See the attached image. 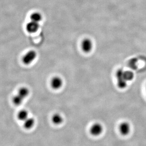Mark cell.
Here are the masks:
<instances>
[{"instance_id":"15","label":"cell","mask_w":146,"mask_h":146,"mask_svg":"<svg viewBox=\"0 0 146 146\" xmlns=\"http://www.w3.org/2000/svg\"></svg>"},{"instance_id":"4","label":"cell","mask_w":146,"mask_h":146,"mask_svg":"<svg viewBox=\"0 0 146 146\" xmlns=\"http://www.w3.org/2000/svg\"><path fill=\"white\" fill-rule=\"evenodd\" d=\"M63 81L61 78L56 76L53 78L51 81V87L54 90H58L62 87Z\"/></svg>"},{"instance_id":"2","label":"cell","mask_w":146,"mask_h":146,"mask_svg":"<svg viewBox=\"0 0 146 146\" xmlns=\"http://www.w3.org/2000/svg\"><path fill=\"white\" fill-rule=\"evenodd\" d=\"M36 57V54L34 51H30L28 52L23 57L22 61L24 64L29 65L33 62Z\"/></svg>"},{"instance_id":"13","label":"cell","mask_w":146,"mask_h":146,"mask_svg":"<svg viewBox=\"0 0 146 146\" xmlns=\"http://www.w3.org/2000/svg\"><path fill=\"white\" fill-rule=\"evenodd\" d=\"M23 98L21 97L19 95H17L15 96H14L13 98V103L16 106H19L22 103V102L24 100Z\"/></svg>"},{"instance_id":"14","label":"cell","mask_w":146,"mask_h":146,"mask_svg":"<svg viewBox=\"0 0 146 146\" xmlns=\"http://www.w3.org/2000/svg\"><path fill=\"white\" fill-rule=\"evenodd\" d=\"M124 76L127 82L131 81L133 79V73L131 71H124Z\"/></svg>"},{"instance_id":"8","label":"cell","mask_w":146,"mask_h":146,"mask_svg":"<svg viewBox=\"0 0 146 146\" xmlns=\"http://www.w3.org/2000/svg\"><path fill=\"white\" fill-rule=\"evenodd\" d=\"M35 120L33 118H28L24 121V126L27 129H31L34 126Z\"/></svg>"},{"instance_id":"12","label":"cell","mask_w":146,"mask_h":146,"mask_svg":"<svg viewBox=\"0 0 146 146\" xmlns=\"http://www.w3.org/2000/svg\"><path fill=\"white\" fill-rule=\"evenodd\" d=\"M31 21L39 23L42 19V16L39 13H35L31 15Z\"/></svg>"},{"instance_id":"10","label":"cell","mask_w":146,"mask_h":146,"mask_svg":"<svg viewBox=\"0 0 146 146\" xmlns=\"http://www.w3.org/2000/svg\"><path fill=\"white\" fill-rule=\"evenodd\" d=\"M29 113L26 110H22L18 113V118L20 121H24L29 118Z\"/></svg>"},{"instance_id":"6","label":"cell","mask_w":146,"mask_h":146,"mask_svg":"<svg viewBox=\"0 0 146 146\" xmlns=\"http://www.w3.org/2000/svg\"><path fill=\"white\" fill-rule=\"evenodd\" d=\"M92 42L89 39H84L81 44L82 49L85 52H90L92 49Z\"/></svg>"},{"instance_id":"1","label":"cell","mask_w":146,"mask_h":146,"mask_svg":"<svg viewBox=\"0 0 146 146\" xmlns=\"http://www.w3.org/2000/svg\"><path fill=\"white\" fill-rule=\"evenodd\" d=\"M117 78V85L119 88L123 89L127 87V81L124 76V71L123 70H119L116 74Z\"/></svg>"},{"instance_id":"11","label":"cell","mask_w":146,"mask_h":146,"mask_svg":"<svg viewBox=\"0 0 146 146\" xmlns=\"http://www.w3.org/2000/svg\"><path fill=\"white\" fill-rule=\"evenodd\" d=\"M29 94V90L27 88L23 87L19 89L18 94L22 98H23L24 99H25V98L28 97Z\"/></svg>"},{"instance_id":"7","label":"cell","mask_w":146,"mask_h":146,"mask_svg":"<svg viewBox=\"0 0 146 146\" xmlns=\"http://www.w3.org/2000/svg\"><path fill=\"white\" fill-rule=\"evenodd\" d=\"M39 27V23L34 22L31 21V22L28 23L26 26L27 31L31 33L36 32Z\"/></svg>"},{"instance_id":"5","label":"cell","mask_w":146,"mask_h":146,"mask_svg":"<svg viewBox=\"0 0 146 146\" xmlns=\"http://www.w3.org/2000/svg\"><path fill=\"white\" fill-rule=\"evenodd\" d=\"M119 129L121 133L124 136H126L129 134L131 131V126L128 123L123 122L119 125Z\"/></svg>"},{"instance_id":"3","label":"cell","mask_w":146,"mask_h":146,"mask_svg":"<svg viewBox=\"0 0 146 146\" xmlns=\"http://www.w3.org/2000/svg\"><path fill=\"white\" fill-rule=\"evenodd\" d=\"M103 131V126L99 123H96L92 125L90 129V132L92 135L95 136H98L101 134Z\"/></svg>"},{"instance_id":"9","label":"cell","mask_w":146,"mask_h":146,"mask_svg":"<svg viewBox=\"0 0 146 146\" xmlns=\"http://www.w3.org/2000/svg\"><path fill=\"white\" fill-rule=\"evenodd\" d=\"M52 123L56 125L61 124L64 121L62 116L58 113H55L54 114V115L52 116Z\"/></svg>"}]
</instances>
